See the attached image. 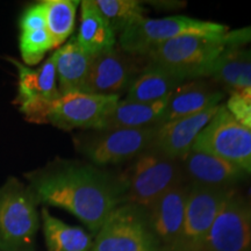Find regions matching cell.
<instances>
[{
	"instance_id": "6da1fadb",
	"label": "cell",
	"mask_w": 251,
	"mask_h": 251,
	"mask_svg": "<svg viewBox=\"0 0 251 251\" xmlns=\"http://www.w3.org/2000/svg\"><path fill=\"white\" fill-rule=\"evenodd\" d=\"M31 192L39 201L59 207L97 234L117 207L125 203L124 177L93 165L59 163L31 176Z\"/></svg>"
},
{
	"instance_id": "7a4b0ae2",
	"label": "cell",
	"mask_w": 251,
	"mask_h": 251,
	"mask_svg": "<svg viewBox=\"0 0 251 251\" xmlns=\"http://www.w3.org/2000/svg\"><path fill=\"white\" fill-rule=\"evenodd\" d=\"M228 31L221 35L187 34L175 37L151 50L149 62L177 72L187 80L208 77L216 59L229 50Z\"/></svg>"
},
{
	"instance_id": "3957f363",
	"label": "cell",
	"mask_w": 251,
	"mask_h": 251,
	"mask_svg": "<svg viewBox=\"0 0 251 251\" xmlns=\"http://www.w3.org/2000/svg\"><path fill=\"white\" fill-rule=\"evenodd\" d=\"M122 177L126 183L125 203L147 211L170 188L185 183L180 161L169 158L152 148L141 153Z\"/></svg>"
},
{
	"instance_id": "277c9868",
	"label": "cell",
	"mask_w": 251,
	"mask_h": 251,
	"mask_svg": "<svg viewBox=\"0 0 251 251\" xmlns=\"http://www.w3.org/2000/svg\"><path fill=\"white\" fill-rule=\"evenodd\" d=\"M227 31L228 27L225 25L181 15L161 19L143 18L122 31L120 46L127 55L148 56L156 47L175 37L187 34L221 35Z\"/></svg>"
},
{
	"instance_id": "5b68a950",
	"label": "cell",
	"mask_w": 251,
	"mask_h": 251,
	"mask_svg": "<svg viewBox=\"0 0 251 251\" xmlns=\"http://www.w3.org/2000/svg\"><path fill=\"white\" fill-rule=\"evenodd\" d=\"M39 229V214L33 192L11 179L0 188V249L26 251Z\"/></svg>"
},
{
	"instance_id": "8992f818",
	"label": "cell",
	"mask_w": 251,
	"mask_h": 251,
	"mask_svg": "<svg viewBox=\"0 0 251 251\" xmlns=\"http://www.w3.org/2000/svg\"><path fill=\"white\" fill-rule=\"evenodd\" d=\"M91 251H159L148 211L130 203L117 207L97 233Z\"/></svg>"
},
{
	"instance_id": "52a82bcc",
	"label": "cell",
	"mask_w": 251,
	"mask_h": 251,
	"mask_svg": "<svg viewBox=\"0 0 251 251\" xmlns=\"http://www.w3.org/2000/svg\"><path fill=\"white\" fill-rule=\"evenodd\" d=\"M192 150L219 157L251 174V129L235 120L226 105L220 106L200 131Z\"/></svg>"
},
{
	"instance_id": "ba28073f",
	"label": "cell",
	"mask_w": 251,
	"mask_h": 251,
	"mask_svg": "<svg viewBox=\"0 0 251 251\" xmlns=\"http://www.w3.org/2000/svg\"><path fill=\"white\" fill-rule=\"evenodd\" d=\"M157 127L98 130L80 143L81 149L91 162L99 166L130 161L152 148Z\"/></svg>"
},
{
	"instance_id": "9c48e42d",
	"label": "cell",
	"mask_w": 251,
	"mask_h": 251,
	"mask_svg": "<svg viewBox=\"0 0 251 251\" xmlns=\"http://www.w3.org/2000/svg\"><path fill=\"white\" fill-rule=\"evenodd\" d=\"M19 71L17 102L28 121L48 124L52 103L61 97L57 87L55 56L52 54L39 69H29L12 59Z\"/></svg>"
},
{
	"instance_id": "30bf717a",
	"label": "cell",
	"mask_w": 251,
	"mask_h": 251,
	"mask_svg": "<svg viewBox=\"0 0 251 251\" xmlns=\"http://www.w3.org/2000/svg\"><path fill=\"white\" fill-rule=\"evenodd\" d=\"M201 251H251V205L242 196L225 200Z\"/></svg>"
},
{
	"instance_id": "8fae6325",
	"label": "cell",
	"mask_w": 251,
	"mask_h": 251,
	"mask_svg": "<svg viewBox=\"0 0 251 251\" xmlns=\"http://www.w3.org/2000/svg\"><path fill=\"white\" fill-rule=\"evenodd\" d=\"M120 101V96H102L83 92L63 94L52 103L48 124L64 130H100L103 120Z\"/></svg>"
},
{
	"instance_id": "7c38bea8",
	"label": "cell",
	"mask_w": 251,
	"mask_h": 251,
	"mask_svg": "<svg viewBox=\"0 0 251 251\" xmlns=\"http://www.w3.org/2000/svg\"><path fill=\"white\" fill-rule=\"evenodd\" d=\"M233 192L231 188L190 185L178 251H201L213 222L222 203Z\"/></svg>"
},
{
	"instance_id": "4fadbf2b",
	"label": "cell",
	"mask_w": 251,
	"mask_h": 251,
	"mask_svg": "<svg viewBox=\"0 0 251 251\" xmlns=\"http://www.w3.org/2000/svg\"><path fill=\"white\" fill-rule=\"evenodd\" d=\"M190 185L174 186L148 209L150 226L158 241L159 251L179 250Z\"/></svg>"
},
{
	"instance_id": "5bb4252c",
	"label": "cell",
	"mask_w": 251,
	"mask_h": 251,
	"mask_svg": "<svg viewBox=\"0 0 251 251\" xmlns=\"http://www.w3.org/2000/svg\"><path fill=\"white\" fill-rule=\"evenodd\" d=\"M136 64L118 49L93 56L85 85L81 92L102 96H120L139 74Z\"/></svg>"
},
{
	"instance_id": "9a60e30c",
	"label": "cell",
	"mask_w": 251,
	"mask_h": 251,
	"mask_svg": "<svg viewBox=\"0 0 251 251\" xmlns=\"http://www.w3.org/2000/svg\"><path fill=\"white\" fill-rule=\"evenodd\" d=\"M219 107L220 106H214L190 117L159 125L152 149L175 161H181L192 150L198 135L212 120Z\"/></svg>"
},
{
	"instance_id": "2e32d148",
	"label": "cell",
	"mask_w": 251,
	"mask_h": 251,
	"mask_svg": "<svg viewBox=\"0 0 251 251\" xmlns=\"http://www.w3.org/2000/svg\"><path fill=\"white\" fill-rule=\"evenodd\" d=\"M185 179L193 185L230 188L247 177V172L225 159L191 150L180 161Z\"/></svg>"
},
{
	"instance_id": "e0dca14e",
	"label": "cell",
	"mask_w": 251,
	"mask_h": 251,
	"mask_svg": "<svg viewBox=\"0 0 251 251\" xmlns=\"http://www.w3.org/2000/svg\"><path fill=\"white\" fill-rule=\"evenodd\" d=\"M222 97L224 93L221 91L205 80L185 81L172 92L169 98L161 125L219 106Z\"/></svg>"
},
{
	"instance_id": "ac0fdd59",
	"label": "cell",
	"mask_w": 251,
	"mask_h": 251,
	"mask_svg": "<svg viewBox=\"0 0 251 251\" xmlns=\"http://www.w3.org/2000/svg\"><path fill=\"white\" fill-rule=\"evenodd\" d=\"M185 81L188 80L177 72L149 62L131 81L126 100L139 102L158 101L170 97Z\"/></svg>"
},
{
	"instance_id": "d6986e66",
	"label": "cell",
	"mask_w": 251,
	"mask_h": 251,
	"mask_svg": "<svg viewBox=\"0 0 251 251\" xmlns=\"http://www.w3.org/2000/svg\"><path fill=\"white\" fill-rule=\"evenodd\" d=\"M169 98L153 102L119 101L103 120L100 130L137 129L159 126L164 115Z\"/></svg>"
},
{
	"instance_id": "ffe728a7",
	"label": "cell",
	"mask_w": 251,
	"mask_h": 251,
	"mask_svg": "<svg viewBox=\"0 0 251 251\" xmlns=\"http://www.w3.org/2000/svg\"><path fill=\"white\" fill-rule=\"evenodd\" d=\"M80 27L77 43L91 57L108 51L115 46V31L92 0L81 1Z\"/></svg>"
},
{
	"instance_id": "44dd1931",
	"label": "cell",
	"mask_w": 251,
	"mask_h": 251,
	"mask_svg": "<svg viewBox=\"0 0 251 251\" xmlns=\"http://www.w3.org/2000/svg\"><path fill=\"white\" fill-rule=\"evenodd\" d=\"M58 91L63 94L81 92L90 71L92 57L78 46L76 39L69 41L54 52Z\"/></svg>"
},
{
	"instance_id": "7402d4cb",
	"label": "cell",
	"mask_w": 251,
	"mask_h": 251,
	"mask_svg": "<svg viewBox=\"0 0 251 251\" xmlns=\"http://www.w3.org/2000/svg\"><path fill=\"white\" fill-rule=\"evenodd\" d=\"M211 76L231 90L251 87V48L225 51L213 65Z\"/></svg>"
},
{
	"instance_id": "603a6c76",
	"label": "cell",
	"mask_w": 251,
	"mask_h": 251,
	"mask_svg": "<svg viewBox=\"0 0 251 251\" xmlns=\"http://www.w3.org/2000/svg\"><path fill=\"white\" fill-rule=\"evenodd\" d=\"M43 233L49 251H91L92 238L79 227L67 225L45 208L42 211Z\"/></svg>"
},
{
	"instance_id": "cb8c5ba5",
	"label": "cell",
	"mask_w": 251,
	"mask_h": 251,
	"mask_svg": "<svg viewBox=\"0 0 251 251\" xmlns=\"http://www.w3.org/2000/svg\"><path fill=\"white\" fill-rule=\"evenodd\" d=\"M43 4L46 7L47 30L51 37L54 48H57L74 30L79 2L74 0H47Z\"/></svg>"
},
{
	"instance_id": "d4e9b609",
	"label": "cell",
	"mask_w": 251,
	"mask_h": 251,
	"mask_svg": "<svg viewBox=\"0 0 251 251\" xmlns=\"http://www.w3.org/2000/svg\"><path fill=\"white\" fill-rule=\"evenodd\" d=\"M97 8L111 25L113 30L122 31L144 17V8L140 1L135 0H97Z\"/></svg>"
},
{
	"instance_id": "484cf974",
	"label": "cell",
	"mask_w": 251,
	"mask_h": 251,
	"mask_svg": "<svg viewBox=\"0 0 251 251\" xmlns=\"http://www.w3.org/2000/svg\"><path fill=\"white\" fill-rule=\"evenodd\" d=\"M54 48L47 29L23 31L20 36L21 56L28 65H35L45 57L46 52Z\"/></svg>"
},
{
	"instance_id": "4316f807",
	"label": "cell",
	"mask_w": 251,
	"mask_h": 251,
	"mask_svg": "<svg viewBox=\"0 0 251 251\" xmlns=\"http://www.w3.org/2000/svg\"><path fill=\"white\" fill-rule=\"evenodd\" d=\"M226 107L235 120L251 129V87L231 90Z\"/></svg>"
},
{
	"instance_id": "83f0119b",
	"label": "cell",
	"mask_w": 251,
	"mask_h": 251,
	"mask_svg": "<svg viewBox=\"0 0 251 251\" xmlns=\"http://www.w3.org/2000/svg\"><path fill=\"white\" fill-rule=\"evenodd\" d=\"M21 33L23 31H33L40 29H47L46 7L45 4L40 2L31 6L25 12L20 20Z\"/></svg>"
}]
</instances>
